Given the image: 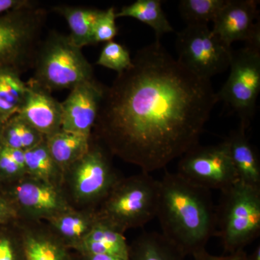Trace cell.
Here are the masks:
<instances>
[{
  "mask_svg": "<svg viewBox=\"0 0 260 260\" xmlns=\"http://www.w3.org/2000/svg\"><path fill=\"white\" fill-rule=\"evenodd\" d=\"M25 170L30 178L54 185L62 174L49 153L46 139L25 151Z\"/></svg>",
  "mask_w": 260,
  "mask_h": 260,
  "instance_id": "24",
  "label": "cell"
},
{
  "mask_svg": "<svg viewBox=\"0 0 260 260\" xmlns=\"http://www.w3.org/2000/svg\"><path fill=\"white\" fill-rule=\"evenodd\" d=\"M258 3L255 0H226L213 22L212 31L229 47L242 41L246 47L260 49Z\"/></svg>",
  "mask_w": 260,
  "mask_h": 260,
  "instance_id": "11",
  "label": "cell"
},
{
  "mask_svg": "<svg viewBox=\"0 0 260 260\" xmlns=\"http://www.w3.org/2000/svg\"><path fill=\"white\" fill-rule=\"evenodd\" d=\"M37 4L31 0H0V16L26 7Z\"/></svg>",
  "mask_w": 260,
  "mask_h": 260,
  "instance_id": "32",
  "label": "cell"
},
{
  "mask_svg": "<svg viewBox=\"0 0 260 260\" xmlns=\"http://www.w3.org/2000/svg\"><path fill=\"white\" fill-rule=\"evenodd\" d=\"M68 36L51 31L38 48L30 81L48 91L73 89L94 79L93 70Z\"/></svg>",
  "mask_w": 260,
  "mask_h": 260,
  "instance_id": "3",
  "label": "cell"
},
{
  "mask_svg": "<svg viewBox=\"0 0 260 260\" xmlns=\"http://www.w3.org/2000/svg\"><path fill=\"white\" fill-rule=\"evenodd\" d=\"M0 260H18L16 246L6 234L0 235Z\"/></svg>",
  "mask_w": 260,
  "mask_h": 260,
  "instance_id": "30",
  "label": "cell"
},
{
  "mask_svg": "<svg viewBox=\"0 0 260 260\" xmlns=\"http://www.w3.org/2000/svg\"><path fill=\"white\" fill-rule=\"evenodd\" d=\"M99 219L97 213H80L73 209L48 219L51 226L75 246L88 235Z\"/></svg>",
  "mask_w": 260,
  "mask_h": 260,
  "instance_id": "22",
  "label": "cell"
},
{
  "mask_svg": "<svg viewBox=\"0 0 260 260\" xmlns=\"http://www.w3.org/2000/svg\"><path fill=\"white\" fill-rule=\"evenodd\" d=\"M220 191L215 235L227 254L244 250L260 234V187L238 181Z\"/></svg>",
  "mask_w": 260,
  "mask_h": 260,
  "instance_id": "4",
  "label": "cell"
},
{
  "mask_svg": "<svg viewBox=\"0 0 260 260\" xmlns=\"http://www.w3.org/2000/svg\"><path fill=\"white\" fill-rule=\"evenodd\" d=\"M38 4L0 16V68L19 73L32 67L47 12Z\"/></svg>",
  "mask_w": 260,
  "mask_h": 260,
  "instance_id": "6",
  "label": "cell"
},
{
  "mask_svg": "<svg viewBox=\"0 0 260 260\" xmlns=\"http://www.w3.org/2000/svg\"><path fill=\"white\" fill-rule=\"evenodd\" d=\"M73 196L84 203L104 201L120 179L107 153L90 144L88 151L68 169Z\"/></svg>",
  "mask_w": 260,
  "mask_h": 260,
  "instance_id": "10",
  "label": "cell"
},
{
  "mask_svg": "<svg viewBox=\"0 0 260 260\" xmlns=\"http://www.w3.org/2000/svg\"><path fill=\"white\" fill-rule=\"evenodd\" d=\"M218 102L211 80L155 40L106 87L94 128L111 153L150 174L199 144Z\"/></svg>",
  "mask_w": 260,
  "mask_h": 260,
  "instance_id": "1",
  "label": "cell"
},
{
  "mask_svg": "<svg viewBox=\"0 0 260 260\" xmlns=\"http://www.w3.org/2000/svg\"><path fill=\"white\" fill-rule=\"evenodd\" d=\"M177 173L191 184L210 191H223L239 181L223 142L196 145L181 157Z\"/></svg>",
  "mask_w": 260,
  "mask_h": 260,
  "instance_id": "9",
  "label": "cell"
},
{
  "mask_svg": "<svg viewBox=\"0 0 260 260\" xmlns=\"http://www.w3.org/2000/svg\"><path fill=\"white\" fill-rule=\"evenodd\" d=\"M177 60L197 76L210 80L226 71L233 49L222 42L208 25H187L177 32Z\"/></svg>",
  "mask_w": 260,
  "mask_h": 260,
  "instance_id": "8",
  "label": "cell"
},
{
  "mask_svg": "<svg viewBox=\"0 0 260 260\" xmlns=\"http://www.w3.org/2000/svg\"><path fill=\"white\" fill-rule=\"evenodd\" d=\"M192 256L194 260H248V254L244 250L231 253L225 255L217 256L210 254L205 249Z\"/></svg>",
  "mask_w": 260,
  "mask_h": 260,
  "instance_id": "31",
  "label": "cell"
},
{
  "mask_svg": "<svg viewBox=\"0 0 260 260\" xmlns=\"http://www.w3.org/2000/svg\"><path fill=\"white\" fill-rule=\"evenodd\" d=\"M116 18H133L146 24L155 32V40L160 41L165 34L174 32L162 9L160 0H137L133 4L123 7L116 14Z\"/></svg>",
  "mask_w": 260,
  "mask_h": 260,
  "instance_id": "19",
  "label": "cell"
},
{
  "mask_svg": "<svg viewBox=\"0 0 260 260\" xmlns=\"http://www.w3.org/2000/svg\"><path fill=\"white\" fill-rule=\"evenodd\" d=\"M46 139L18 114L5 121L0 133V145L26 151Z\"/></svg>",
  "mask_w": 260,
  "mask_h": 260,
  "instance_id": "23",
  "label": "cell"
},
{
  "mask_svg": "<svg viewBox=\"0 0 260 260\" xmlns=\"http://www.w3.org/2000/svg\"><path fill=\"white\" fill-rule=\"evenodd\" d=\"M248 260H260V246H256L251 255H248Z\"/></svg>",
  "mask_w": 260,
  "mask_h": 260,
  "instance_id": "35",
  "label": "cell"
},
{
  "mask_svg": "<svg viewBox=\"0 0 260 260\" xmlns=\"http://www.w3.org/2000/svg\"><path fill=\"white\" fill-rule=\"evenodd\" d=\"M53 10L68 22L70 29L68 37L75 46L82 49L93 44L94 24L102 10L65 5L55 7Z\"/></svg>",
  "mask_w": 260,
  "mask_h": 260,
  "instance_id": "18",
  "label": "cell"
},
{
  "mask_svg": "<svg viewBox=\"0 0 260 260\" xmlns=\"http://www.w3.org/2000/svg\"><path fill=\"white\" fill-rule=\"evenodd\" d=\"M49 153L61 173L79 160L90 148V137L60 131L46 138Z\"/></svg>",
  "mask_w": 260,
  "mask_h": 260,
  "instance_id": "17",
  "label": "cell"
},
{
  "mask_svg": "<svg viewBox=\"0 0 260 260\" xmlns=\"http://www.w3.org/2000/svg\"><path fill=\"white\" fill-rule=\"evenodd\" d=\"M25 173L8 153L6 148L0 145V177H18Z\"/></svg>",
  "mask_w": 260,
  "mask_h": 260,
  "instance_id": "29",
  "label": "cell"
},
{
  "mask_svg": "<svg viewBox=\"0 0 260 260\" xmlns=\"http://www.w3.org/2000/svg\"><path fill=\"white\" fill-rule=\"evenodd\" d=\"M27 92V83L16 70L0 68V121L4 124L18 114Z\"/></svg>",
  "mask_w": 260,
  "mask_h": 260,
  "instance_id": "21",
  "label": "cell"
},
{
  "mask_svg": "<svg viewBox=\"0 0 260 260\" xmlns=\"http://www.w3.org/2000/svg\"><path fill=\"white\" fill-rule=\"evenodd\" d=\"M105 88L94 78L71 89L61 103V130L91 136Z\"/></svg>",
  "mask_w": 260,
  "mask_h": 260,
  "instance_id": "12",
  "label": "cell"
},
{
  "mask_svg": "<svg viewBox=\"0 0 260 260\" xmlns=\"http://www.w3.org/2000/svg\"><path fill=\"white\" fill-rule=\"evenodd\" d=\"M230 74L218 93L222 101L239 116L240 126L250 125L260 91V49L246 47L233 51Z\"/></svg>",
  "mask_w": 260,
  "mask_h": 260,
  "instance_id": "7",
  "label": "cell"
},
{
  "mask_svg": "<svg viewBox=\"0 0 260 260\" xmlns=\"http://www.w3.org/2000/svg\"><path fill=\"white\" fill-rule=\"evenodd\" d=\"M27 92L18 114L46 138L60 131L61 103L50 92L28 80Z\"/></svg>",
  "mask_w": 260,
  "mask_h": 260,
  "instance_id": "14",
  "label": "cell"
},
{
  "mask_svg": "<svg viewBox=\"0 0 260 260\" xmlns=\"http://www.w3.org/2000/svg\"><path fill=\"white\" fill-rule=\"evenodd\" d=\"M116 14L115 8L113 7L106 10H102L94 24L93 44L101 42H112L114 38L117 35Z\"/></svg>",
  "mask_w": 260,
  "mask_h": 260,
  "instance_id": "28",
  "label": "cell"
},
{
  "mask_svg": "<svg viewBox=\"0 0 260 260\" xmlns=\"http://www.w3.org/2000/svg\"><path fill=\"white\" fill-rule=\"evenodd\" d=\"M226 0H181L180 14L187 25H208L213 22Z\"/></svg>",
  "mask_w": 260,
  "mask_h": 260,
  "instance_id": "25",
  "label": "cell"
},
{
  "mask_svg": "<svg viewBox=\"0 0 260 260\" xmlns=\"http://www.w3.org/2000/svg\"><path fill=\"white\" fill-rule=\"evenodd\" d=\"M158 198V180L148 173L142 172L120 179L103 201L98 216L124 233L156 218Z\"/></svg>",
  "mask_w": 260,
  "mask_h": 260,
  "instance_id": "5",
  "label": "cell"
},
{
  "mask_svg": "<svg viewBox=\"0 0 260 260\" xmlns=\"http://www.w3.org/2000/svg\"><path fill=\"white\" fill-rule=\"evenodd\" d=\"M244 128L232 132L224 140L228 153L237 174L238 180L260 187V162L256 149L248 139Z\"/></svg>",
  "mask_w": 260,
  "mask_h": 260,
  "instance_id": "15",
  "label": "cell"
},
{
  "mask_svg": "<svg viewBox=\"0 0 260 260\" xmlns=\"http://www.w3.org/2000/svg\"><path fill=\"white\" fill-rule=\"evenodd\" d=\"M185 256L161 234L145 233L129 246V260H184Z\"/></svg>",
  "mask_w": 260,
  "mask_h": 260,
  "instance_id": "20",
  "label": "cell"
},
{
  "mask_svg": "<svg viewBox=\"0 0 260 260\" xmlns=\"http://www.w3.org/2000/svg\"><path fill=\"white\" fill-rule=\"evenodd\" d=\"M13 196L16 205L36 218L48 220L72 209L56 185L30 177L15 186Z\"/></svg>",
  "mask_w": 260,
  "mask_h": 260,
  "instance_id": "13",
  "label": "cell"
},
{
  "mask_svg": "<svg viewBox=\"0 0 260 260\" xmlns=\"http://www.w3.org/2000/svg\"><path fill=\"white\" fill-rule=\"evenodd\" d=\"M96 64L120 73L131 66L132 58L124 46L112 41L106 43Z\"/></svg>",
  "mask_w": 260,
  "mask_h": 260,
  "instance_id": "27",
  "label": "cell"
},
{
  "mask_svg": "<svg viewBox=\"0 0 260 260\" xmlns=\"http://www.w3.org/2000/svg\"><path fill=\"white\" fill-rule=\"evenodd\" d=\"M23 249L25 260H68L59 244L40 234H26Z\"/></svg>",
  "mask_w": 260,
  "mask_h": 260,
  "instance_id": "26",
  "label": "cell"
},
{
  "mask_svg": "<svg viewBox=\"0 0 260 260\" xmlns=\"http://www.w3.org/2000/svg\"><path fill=\"white\" fill-rule=\"evenodd\" d=\"M158 182L156 218L162 235L185 256L206 249L216 230V208L210 191L177 173H166Z\"/></svg>",
  "mask_w": 260,
  "mask_h": 260,
  "instance_id": "2",
  "label": "cell"
},
{
  "mask_svg": "<svg viewBox=\"0 0 260 260\" xmlns=\"http://www.w3.org/2000/svg\"><path fill=\"white\" fill-rule=\"evenodd\" d=\"M85 258L86 260H129L109 254H89Z\"/></svg>",
  "mask_w": 260,
  "mask_h": 260,
  "instance_id": "34",
  "label": "cell"
},
{
  "mask_svg": "<svg viewBox=\"0 0 260 260\" xmlns=\"http://www.w3.org/2000/svg\"><path fill=\"white\" fill-rule=\"evenodd\" d=\"M3 123L1 121H0V133H1V129H2V127H3Z\"/></svg>",
  "mask_w": 260,
  "mask_h": 260,
  "instance_id": "36",
  "label": "cell"
},
{
  "mask_svg": "<svg viewBox=\"0 0 260 260\" xmlns=\"http://www.w3.org/2000/svg\"><path fill=\"white\" fill-rule=\"evenodd\" d=\"M16 212L14 205L0 195V225L15 218L17 215Z\"/></svg>",
  "mask_w": 260,
  "mask_h": 260,
  "instance_id": "33",
  "label": "cell"
},
{
  "mask_svg": "<svg viewBox=\"0 0 260 260\" xmlns=\"http://www.w3.org/2000/svg\"><path fill=\"white\" fill-rule=\"evenodd\" d=\"M75 247L85 255L109 254L129 259V246L124 233L99 218L88 235Z\"/></svg>",
  "mask_w": 260,
  "mask_h": 260,
  "instance_id": "16",
  "label": "cell"
}]
</instances>
